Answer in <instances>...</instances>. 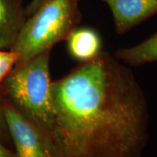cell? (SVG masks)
Here are the masks:
<instances>
[{
	"label": "cell",
	"instance_id": "1",
	"mask_svg": "<svg viewBox=\"0 0 157 157\" xmlns=\"http://www.w3.org/2000/svg\"><path fill=\"white\" fill-rule=\"evenodd\" d=\"M52 140L63 157H140L149 113L140 84L127 66L102 52L52 82Z\"/></svg>",
	"mask_w": 157,
	"mask_h": 157
},
{
	"label": "cell",
	"instance_id": "2",
	"mask_svg": "<svg viewBox=\"0 0 157 157\" xmlns=\"http://www.w3.org/2000/svg\"><path fill=\"white\" fill-rule=\"evenodd\" d=\"M50 50L17 64L5 81L19 112L52 140L55 109L50 74Z\"/></svg>",
	"mask_w": 157,
	"mask_h": 157
},
{
	"label": "cell",
	"instance_id": "3",
	"mask_svg": "<svg viewBox=\"0 0 157 157\" xmlns=\"http://www.w3.org/2000/svg\"><path fill=\"white\" fill-rule=\"evenodd\" d=\"M79 0H44L23 23L12 45L18 56L17 64L51 50L68 38L81 20Z\"/></svg>",
	"mask_w": 157,
	"mask_h": 157
},
{
	"label": "cell",
	"instance_id": "4",
	"mask_svg": "<svg viewBox=\"0 0 157 157\" xmlns=\"http://www.w3.org/2000/svg\"><path fill=\"white\" fill-rule=\"evenodd\" d=\"M15 144V157H63L55 143L14 106L3 108Z\"/></svg>",
	"mask_w": 157,
	"mask_h": 157
},
{
	"label": "cell",
	"instance_id": "5",
	"mask_svg": "<svg viewBox=\"0 0 157 157\" xmlns=\"http://www.w3.org/2000/svg\"><path fill=\"white\" fill-rule=\"evenodd\" d=\"M112 13L117 32L122 34L157 13V0H101Z\"/></svg>",
	"mask_w": 157,
	"mask_h": 157
},
{
	"label": "cell",
	"instance_id": "6",
	"mask_svg": "<svg viewBox=\"0 0 157 157\" xmlns=\"http://www.w3.org/2000/svg\"><path fill=\"white\" fill-rule=\"evenodd\" d=\"M66 40L71 56L81 63L94 60L102 52L101 39L93 29L76 28Z\"/></svg>",
	"mask_w": 157,
	"mask_h": 157
},
{
	"label": "cell",
	"instance_id": "7",
	"mask_svg": "<svg viewBox=\"0 0 157 157\" xmlns=\"http://www.w3.org/2000/svg\"><path fill=\"white\" fill-rule=\"evenodd\" d=\"M24 22L20 0H0V48L13 44Z\"/></svg>",
	"mask_w": 157,
	"mask_h": 157
},
{
	"label": "cell",
	"instance_id": "8",
	"mask_svg": "<svg viewBox=\"0 0 157 157\" xmlns=\"http://www.w3.org/2000/svg\"><path fill=\"white\" fill-rule=\"evenodd\" d=\"M115 57L123 63L132 66L157 62V32L140 44L119 49Z\"/></svg>",
	"mask_w": 157,
	"mask_h": 157
},
{
	"label": "cell",
	"instance_id": "9",
	"mask_svg": "<svg viewBox=\"0 0 157 157\" xmlns=\"http://www.w3.org/2000/svg\"><path fill=\"white\" fill-rule=\"evenodd\" d=\"M18 62V56L13 51L5 52L0 50V82L5 77L15 64Z\"/></svg>",
	"mask_w": 157,
	"mask_h": 157
},
{
	"label": "cell",
	"instance_id": "10",
	"mask_svg": "<svg viewBox=\"0 0 157 157\" xmlns=\"http://www.w3.org/2000/svg\"><path fill=\"white\" fill-rule=\"evenodd\" d=\"M6 129H7V127L3 112V108L0 106V133L3 132Z\"/></svg>",
	"mask_w": 157,
	"mask_h": 157
},
{
	"label": "cell",
	"instance_id": "11",
	"mask_svg": "<svg viewBox=\"0 0 157 157\" xmlns=\"http://www.w3.org/2000/svg\"><path fill=\"white\" fill-rule=\"evenodd\" d=\"M0 157H15L13 156L8 151L2 146V143L0 142Z\"/></svg>",
	"mask_w": 157,
	"mask_h": 157
},
{
	"label": "cell",
	"instance_id": "12",
	"mask_svg": "<svg viewBox=\"0 0 157 157\" xmlns=\"http://www.w3.org/2000/svg\"><path fill=\"white\" fill-rule=\"evenodd\" d=\"M44 1V0H33L32 3L29 6V11H31V13H32Z\"/></svg>",
	"mask_w": 157,
	"mask_h": 157
}]
</instances>
